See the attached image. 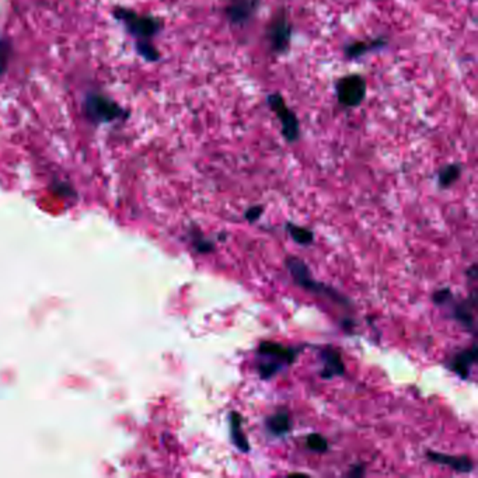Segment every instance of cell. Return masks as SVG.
<instances>
[{"label": "cell", "mask_w": 478, "mask_h": 478, "mask_svg": "<svg viewBox=\"0 0 478 478\" xmlns=\"http://www.w3.org/2000/svg\"><path fill=\"white\" fill-rule=\"evenodd\" d=\"M426 456L430 461H435L437 464H446L459 472H470V471H472V467H474L472 461L467 456L456 457V456L444 455V453H437V452H428Z\"/></svg>", "instance_id": "7c38bea8"}, {"label": "cell", "mask_w": 478, "mask_h": 478, "mask_svg": "<svg viewBox=\"0 0 478 478\" xmlns=\"http://www.w3.org/2000/svg\"><path fill=\"white\" fill-rule=\"evenodd\" d=\"M112 16L124 24L127 32L135 37L136 41L138 39H149L150 41L153 37L163 30L162 20L149 14H138L127 8H115Z\"/></svg>", "instance_id": "7a4b0ae2"}, {"label": "cell", "mask_w": 478, "mask_h": 478, "mask_svg": "<svg viewBox=\"0 0 478 478\" xmlns=\"http://www.w3.org/2000/svg\"><path fill=\"white\" fill-rule=\"evenodd\" d=\"M267 426H268L269 432L276 435V436L285 435L291 430V418L287 413L275 414L267 419Z\"/></svg>", "instance_id": "5bb4252c"}, {"label": "cell", "mask_w": 478, "mask_h": 478, "mask_svg": "<svg viewBox=\"0 0 478 478\" xmlns=\"http://www.w3.org/2000/svg\"><path fill=\"white\" fill-rule=\"evenodd\" d=\"M453 315L457 322H460L466 329L474 330V315L467 303L457 304L453 310Z\"/></svg>", "instance_id": "d6986e66"}, {"label": "cell", "mask_w": 478, "mask_h": 478, "mask_svg": "<svg viewBox=\"0 0 478 478\" xmlns=\"http://www.w3.org/2000/svg\"><path fill=\"white\" fill-rule=\"evenodd\" d=\"M299 352H300L299 348H289V346H284L281 344L269 342V341L261 342L258 348V355L262 357V360L275 361L282 365L293 364L296 361Z\"/></svg>", "instance_id": "ba28073f"}, {"label": "cell", "mask_w": 478, "mask_h": 478, "mask_svg": "<svg viewBox=\"0 0 478 478\" xmlns=\"http://www.w3.org/2000/svg\"><path fill=\"white\" fill-rule=\"evenodd\" d=\"M12 55H13L12 43L6 38H0V77L5 76V73L8 72Z\"/></svg>", "instance_id": "ac0fdd59"}, {"label": "cell", "mask_w": 478, "mask_h": 478, "mask_svg": "<svg viewBox=\"0 0 478 478\" xmlns=\"http://www.w3.org/2000/svg\"><path fill=\"white\" fill-rule=\"evenodd\" d=\"M450 299H452V292H450V289H448V288L435 292L433 296H432L433 303L439 304V306H444V304L448 303Z\"/></svg>", "instance_id": "7402d4cb"}, {"label": "cell", "mask_w": 478, "mask_h": 478, "mask_svg": "<svg viewBox=\"0 0 478 478\" xmlns=\"http://www.w3.org/2000/svg\"><path fill=\"white\" fill-rule=\"evenodd\" d=\"M287 267H288L289 272L292 273L295 282L298 285H300L302 288H304V289H307V291H310L313 293H317V295L329 296V298H331L333 300H335V302H338L341 304H346L348 303V300L342 295L335 292L333 288L326 287V285H323L320 282H315L311 278V275H310L309 268L306 267V264L302 260H299L296 257H288L287 258Z\"/></svg>", "instance_id": "3957f363"}, {"label": "cell", "mask_w": 478, "mask_h": 478, "mask_svg": "<svg viewBox=\"0 0 478 478\" xmlns=\"http://www.w3.org/2000/svg\"><path fill=\"white\" fill-rule=\"evenodd\" d=\"M282 364L280 362H275V361H261L257 366V371L261 376V379L267 380V379H271L272 376H275L278 372H280L282 369Z\"/></svg>", "instance_id": "ffe728a7"}, {"label": "cell", "mask_w": 478, "mask_h": 478, "mask_svg": "<svg viewBox=\"0 0 478 478\" xmlns=\"http://www.w3.org/2000/svg\"><path fill=\"white\" fill-rule=\"evenodd\" d=\"M477 355V345L474 344L470 349H464L453 357L452 362L449 364V369L457 373L461 379H468L470 369L475 365Z\"/></svg>", "instance_id": "8fae6325"}, {"label": "cell", "mask_w": 478, "mask_h": 478, "mask_svg": "<svg viewBox=\"0 0 478 478\" xmlns=\"http://www.w3.org/2000/svg\"><path fill=\"white\" fill-rule=\"evenodd\" d=\"M260 6V0H229L225 16L231 25L243 27L251 21Z\"/></svg>", "instance_id": "52a82bcc"}, {"label": "cell", "mask_w": 478, "mask_h": 478, "mask_svg": "<svg viewBox=\"0 0 478 478\" xmlns=\"http://www.w3.org/2000/svg\"><path fill=\"white\" fill-rule=\"evenodd\" d=\"M292 24L289 21V16L285 10L276 13L271 20L267 30V39L269 43V48L276 55H284L289 51L292 41Z\"/></svg>", "instance_id": "8992f818"}, {"label": "cell", "mask_w": 478, "mask_h": 478, "mask_svg": "<svg viewBox=\"0 0 478 478\" xmlns=\"http://www.w3.org/2000/svg\"><path fill=\"white\" fill-rule=\"evenodd\" d=\"M267 103L269 105V108L272 110V112L278 116V119L281 121V129H282V135L285 138L287 142L289 143H295L298 142V139L300 138V123L299 118L296 116V114L287 105L284 97L281 96V93H271L267 97Z\"/></svg>", "instance_id": "5b68a950"}, {"label": "cell", "mask_w": 478, "mask_h": 478, "mask_svg": "<svg viewBox=\"0 0 478 478\" xmlns=\"http://www.w3.org/2000/svg\"><path fill=\"white\" fill-rule=\"evenodd\" d=\"M368 85L361 74H346L340 77L335 83V94L338 103L346 108L361 105L366 98Z\"/></svg>", "instance_id": "277c9868"}, {"label": "cell", "mask_w": 478, "mask_h": 478, "mask_svg": "<svg viewBox=\"0 0 478 478\" xmlns=\"http://www.w3.org/2000/svg\"><path fill=\"white\" fill-rule=\"evenodd\" d=\"M365 474V470L362 466H355L351 468V471L348 472L349 477H362Z\"/></svg>", "instance_id": "d4e9b609"}, {"label": "cell", "mask_w": 478, "mask_h": 478, "mask_svg": "<svg viewBox=\"0 0 478 478\" xmlns=\"http://www.w3.org/2000/svg\"><path fill=\"white\" fill-rule=\"evenodd\" d=\"M194 242H195V246H196L198 251H201V253H209V251L215 250L214 245L211 242H208V240H204V238H201V236H199V234H198V237L195 238Z\"/></svg>", "instance_id": "603a6c76"}, {"label": "cell", "mask_w": 478, "mask_h": 478, "mask_svg": "<svg viewBox=\"0 0 478 478\" xmlns=\"http://www.w3.org/2000/svg\"><path fill=\"white\" fill-rule=\"evenodd\" d=\"M262 212H264V208H262L261 205H258V207H251V208L246 212V219H247L249 222H256V220H258V218L262 215Z\"/></svg>", "instance_id": "cb8c5ba5"}, {"label": "cell", "mask_w": 478, "mask_h": 478, "mask_svg": "<svg viewBox=\"0 0 478 478\" xmlns=\"http://www.w3.org/2000/svg\"><path fill=\"white\" fill-rule=\"evenodd\" d=\"M136 51L138 54L147 62H157L160 61V52H158L149 39H138L136 41Z\"/></svg>", "instance_id": "2e32d148"}, {"label": "cell", "mask_w": 478, "mask_h": 478, "mask_svg": "<svg viewBox=\"0 0 478 478\" xmlns=\"http://www.w3.org/2000/svg\"><path fill=\"white\" fill-rule=\"evenodd\" d=\"M287 229H288L289 234L292 236V238L298 245L306 246V245H310L313 242L314 236H313L311 230L300 227V226H296V225H292V223H288Z\"/></svg>", "instance_id": "e0dca14e"}, {"label": "cell", "mask_w": 478, "mask_h": 478, "mask_svg": "<svg viewBox=\"0 0 478 478\" xmlns=\"http://www.w3.org/2000/svg\"><path fill=\"white\" fill-rule=\"evenodd\" d=\"M307 448L315 453H324L329 450V442L324 436L318 433H311L307 437Z\"/></svg>", "instance_id": "44dd1931"}, {"label": "cell", "mask_w": 478, "mask_h": 478, "mask_svg": "<svg viewBox=\"0 0 478 478\" xmlns=\"http://www.w3.org/2000/svg\"><path fill=\"white\" fill-rule=\"evenodd\" d=\"M461 174V166L460 165H449L446 167H444L439 172V176H437V181H439V185L442 188H449L450 185H453L459 177Z\"/></svg>", "instance_id": "9a60e30c"}, {"label": "cell", "mask_w": 478, "mask_h": 478, "mask_svg": "<svg viewBox=\"0 0 478 478\" xmlns=\"http://www.w3.org/2000/svg\"><path fill=\"white\" fill-rule=\"evenodd\" d=\"M322 360L324 362V368L320 372L322 379H333L335 376H342L345 372V366L344 362L341 360V355L338 351H335L334 348H324L320 352Z\"/></svg>", "instance_id": "9c48e42d"}, {"label": "cell", "mask_w": 478, "mask_h": 478, "mask_svg": "<svg viewBox=\"0 0 478 478\" xmlns=\"http://www.w3.org/2000/svg\"><path fill=\"white\" fill-rule=\"evenodd\" d=\"M467 275H470V278H472V280H475V278H477V265H475V264L467 271Z\"/></svg>", "instance_id": "484cf974"}, {"label": "cell", "mask_w": 478, "mask_h": 478, "mask_svg": "<svg viewBox=\"0 0 478 478\" xmlns=\"http://www.w3.org/2000/svg\"><path fill=\"white\" fill-rule=\"evenodd\" d=\"M83 112L93 125H105L128 118V111L101 93H89L83 103Z\"/></svg>", "instance_id": "6da1fadb"}, {"label": "cell", "mask_w": 478, "mask_h": 478, "mask_svg": "<svg viewBox=\"0 0 478 478\" xmlns=\"http://www.w3.org/2000/svg\"><path fill=\"white\" fill-rule=\"evenodd\" d=\"M230 436L234 446L240 452H250V444L242 429V417L238 413L230 414Z\"/></svg>", "instance_id": "4fadbf2b"}, {"label": "cell", "mask_w": 478, "mask_h": 478, "mask_svg": "<svg viewBox=\"0 0 478 478\" xmlns=\"http://www.w3.org/2000/svg\"><path fill=\"white\" fill-rule=\"evenodd\" d=\"M387 47V39L377 37L371 41H356L352 44H348L344 50V54L348 59H360L371 52L383 50Z\"/></svg>", "instance_id": "30bf717a"}]
</instances>
